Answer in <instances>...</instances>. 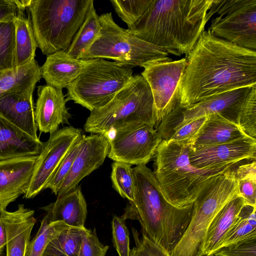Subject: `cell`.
I'll list each match as a JSON object with an SVG mask.
<instances>
[{"instance_id":"6da1fadb","label":"cell","mask_w":256,"mask_h":256,"mask_svg":"<svg viewBox=\"0 0 256 256\" xmlns=\"http://www.w3.org/2000/svg\"><path fill=\"white\" fill-rule=\"evenodd\" d=\"M179 106L188 107L234 90L256 86V51L202 32L186 56Z\"/></svg>"},{"instance_id":"7a4b0ae2","label":"cell","mask_w":256,"mask_h":256,"mask_svg":"<svg viewBox=\"0 0 256 256\" xmlns=\"http://www.w3.org/2000/svg\"><path fill=\"white\" fill-rule=\"evenodd\" d=\"M213 0H152L140 19L128 32L168 54L191 51L208 22Z\"/></svg>"},{"instance_id":"3957f363","label":"cell","mask_w":256,"mask_h":256,"mask_svg":"<svg viewBox=\"0 0 256 256\" xmlns=\"http://www.w3.org/2000/svg\"><path fill=\"white\" fill-rule=\"evenodd\" d=\"M133 170L134 198L121 216L138 220L142 232L170 254L188 226L194 204L174 206L164 198L153 171L146 165L136 166Z\"/></svg>"},{"instance_id":"277c9868","label":"cell","mask_w":256,"mask_h":256,"mask_svg":"<svg viewBox=\"0 0 256 256\" xmlns=\"http://www.w3.org/2000/svg\"><path fill=\"white\" fill-rule=\"evenodd\" d=\"M190 144L162 140L153 158V171L164 198L171 204L184 208L194 204L200 192L212 177L236 164L211 168L192 166L188 158Z\"/></svg>"},{"instance_id":"5b68a950","label":"cell","mask_w":256,"mask_h":256,"mask_svg":"<svg viewBox=\"0 0 256 256\" xmlns=\"http://www.w3.org/2000/svg\"><path fill=\"white\" fill-rule=\"evenodd\" d=\"M93 4V0H31L28 10L42 53L67 51Z\"/></svg>"},{"instance_id":"8992f818","label":"cell","mask_w":256,"mask_h":256,"mask_svg":"<svg viewBox=\"0 0 256 256\" xmlns=\"http://www.w3.org/2000/svg\"><path fill=\"white\" fill-rule=\"evenodd\" d=\"M141 124L155 127L156 118L150 88L142 75L136 74L107 104L90 112L84 130L108 138L118 128Z\"/></svg>"},{"instance_id":"52a82bcc","label":"cell","mask_w":256,"mask_h":256,"mask_svg":"<svg viewBox=\"0 0 256 256\" xmlns=\"http://www.w3.org/2000/svg\"><path fill=\"white\" fill-rule=\"evenodd\" d=\"M133 68L103 58L88 59L79 76L66 88V100L90 112L102 108L129 83Z\"/></svg>"},{"instance_id":"ba28073f","label":"cell","mask_w":256,"mask_h":256,"mask_svg":"<svg viewBox=\"0 0 256 256\" xmlns=\"http://www.w3.org/2000/svg\"><path fill=\"white\" fill-rule=\"evenodd\" d=\"M236 193V184L228 177L218 175L210 178L195 200L188 226L170 256H202L204 238L212 222Z\"/></svg>"},{"instance_id":"9c48e42d","label":"cell","mask_w":256,"mask_h":256,"mask_svg":"<svg viewBox=\"0 0 256 256\" xmlns=\"http://www.w3.org/2000/svg\"><path fill=\"white\" fill-rule=\"evenodd\" d=\"M100 37L80 59L106 58L135 67L166 58L163 50L129 34L114 21L112 12L100 16Z\"/></svg>"},{"instance_id":"30bf717a","label":"cell","mask_w":256,"mask_h":256,"mask_svg":"<svg viewBox=\"0 0 256 256\" xmlns=\"http://www.w3.org/2000/svg\"><path fill=\"white\" fill-rule=\"evenodd\" d=\"M214 15L208 30L211 34L256 51V0H213L208 20Z\"/></svg>"},{"instance_id":"8fae6325","label":"cell","mask_w":256,"mask_h":256,"mask_svg":"<svg viewBox=\"0 0 256 256\" xmlns=\"http://www.w3.org/2000/svg\"><path fill=\"white\" fill-rule=\"evenodd\" d=\"M186 66V58L172 60L167 57L142 67L144 70L141 75L148 82L154 100L156 128L180 104V85Z\"/></svg>"},{"instance_id":"7c38bea8","label":"cell","mask_w":256,"mask_h":256,"mask_svg":"<svg viewBox=\"0 0 256 256\" xmlns=\"http://www.w3.org/2000/svg\"><path fill=\"white\" fill-rule=\"evenodd\" d=\"M112 133L108 156L131 166L146 165L162 140L154 127L144 124L124 126Z\"/></svg>"},{"instance_id":"4fadbf2b","label":"cell","mask_w":256,"mask_h":256,"mask_svg":"<svg viewBox=\"0 0 256 256\" xmlns=\"http://www.w3.org/2000/svg\"><path fill=\"white\" fill-rule=\"evenodd\" d=\"M253 86L218 94L186 108L178 105L164 118L166 126L172 131L169 139L176 128L196 118L215 114H219L236 124L238 116Z\"/></svg>"},{"instance_id":"5bb4252c","label":"cell","mask_w":256,"mask_h":256,"mask_svg":"<svg viewBox=\"0 0 256 256\" xmlns=\"http://www.w3.org/2000/svg\"><path fill=\"white\" fill-rule=\"evenodd\" d=\"M82 136L80 129L72 126L64 127L50 134L36 159L26 198H34L45 189L60 163Z\"/></svg>"},{"instance_id":"9a60e30c","label":"cell","mask_w":256,"mask_h":256,"mask_svg":"<svg viewBox=\"0 0 256 256\" xmlns=\"http://www.w3.org/2000/svg\"><path fill=\"white\" fill-rule=\"evenodd\" d=\"M80 150L72 168L57 193L63 195L78 186L86 176L100 166L109 150L108 138L104 135L92 134L82 135Z\"/></svg>"},{"instance_id":"2e32d148","label":"cell","mask_w":256,"mask_h":256,"mask_svg":"<svg viewBox=\"0 0 256 256\" xmlns=\"http://www.w3.org/2000/svg\"><path fill=\"white\" fill-rule=\"evenodd\" d=\"M256 152V140L248 136L218 145L196 149L190 148L188 158L194 168H211L236 164L244 160H254Z\"/></svg>"},{"instance_id":"e0dca14e","label":"cell","mask_w":256,"mask_h":256,"mask_svg":"<svg viewBox=\"0 0 256 256\" xmlns=\"http://www.w3.org/2000/svg\"><path fill=\"white\" fill-rule=\"evenodd\" d=\"M38 156L0 160V208L26 192Z\"/></svg>"},{"instance_id":"ac0fdd59","label":"cell","mask_w":256,"mask_h":256,"mask_svg":"<svg viewBox=\"0 0 256 256\" xmlns=\"http://www.w3.org/2000/svg\"><path fill=\"white\" fill-rule=\"evenodd\" d=\"M35 120L41 132H54L60 124H69L71 114L62 90L46 84L38 87Z\"/></svg>"},{"instance_id":"d6986e66","label":"cell","mask_w":256,"mask_h":256,"mask_svg":"<svg viewBox=\"0 0 256 256\" xmlns=\"http://www.w3.org/2000/svg\"><path fill=\"white\" fill-rule=\"evenodd\" d=\"M1 219L6 232V256H25L36 221L34 210L20 204L14 212L2 210Z\"/></svg>"},{"instance_id":"ffe728a7","label":"cell","mask_w":256,"mask_h":256,"mask_svg":"<svg viewBox=\"0 0 256 256\" xmlns=\"http://www.w3.org/2000/svg\"><path fill=\"white\" fill-rule=\"evenodd\" d=\"M40 209L46 212L45 216L50 222H62L70 227H85L87 204L79 186L58 196L55 202Z\"/></svg>"},{"instance_id":"44dd1931","label":"cell","mask_w":256,"mask_h":256,"mask_svg":"<svg viewBox=\"0 0 256 256\" xmlns=\"http://www.w3.org/2000/svg\"><path fill=\"white\" fill-rule=\"evenodd\" d=\"M46 56L40 67L42 78L46 84L62 90L79 76L88 61V59L76 58L62 50Z\"/></svg>"},{"instance_id":"7402d4cb","label":"cell","mask_w":256,"mask_h":256,"mask_svg":"<svg viewBox=\"0 0 256 256\" xmlns=\"http://www.w3.org/2000/svg\"><path fill=\"white\" fill-rule=\"evenodd\" d=\"M34 108L33 93H10L0 96V115L29 136L38 139Z\"/></svg>"},{"instance_id":"603a6c76","label":"cell","mask_w":256,"mask_h":256,"mask_svg":"<svg viewBox=\"0 0 256 256\" xmlns=\"http://www.w3.org/2000/svg\"><path fill=\"white\" fill-rule=\"evenodd\" d=\"M43 146L0 115V160L38 156Z\"/></svg>"},{"instance_id":"cb8c5ba5","label":"cell","mask_w":256,"mask_h":256,"mask_svg":"<svg viewBox=\"0 0 256 256\" xmlns=\"http://www.w3.org/2000/svg\"><path fill=\"white\" fill-rule=\"evenodd\" d=\"M248 136L238 124L215 114L207 116L190 148L196 149L218 145Z\"/></svg>"},{"instance_id":"d4e9b609","label":"cell","mask_w":256,"mask_h":256,"mask_svg":"<svg viewBox=\"0 0 256 256\" xmlns=\"http://www.w3.org/2000/svg\"><path fill=\"white\" fill-rule=\"evenodd\" d=\"M244 205L243 198L236 196L217 213L208 230L203 245L202 256L212 254Z\"/></svg>"},{"instance_id":"484cf974","label":"cell","mask_w":256,"mask_h":256,"mask_svg":"<svg viewBox=\"0 0 256 256\" xmlns=\"http://www.w3.org/2000/svg\"><path fill=\"white\" fill-rule=\"evenodd\" d=\"M42 78L40 67L35 60L4 72L0 74V96L10 93H33Z\"/></svg>"},{"instance_id":"4316f807","label":"cell","mask_w":256,"mask_h":256,"mask_svg":"<svg viewBox=\"0 0 256 256\" xmlns=\"http://www.w3.org/2000/svg\"><path fill=\"white\" fill-rule=\"evenodd\" d=\"M14 28L15 67L30 63L34 60L38 46L31 20L24 14L13 20Z\"/></svg>"},{"instance_id":"83f0119b","label":"cell","mask_w":256,"mask_h":256,"mask_svg":"<svg viewBox=\"0 0 256 256\" xmlns=\"http://www.w3.org/2000/svg\"><path fill=\"white\" fill-rule=\"evenodd\" d=\"M102 26L98 16L93 4L88 10L86 18L74 36L67 50L72 57L80 59L100 37Z\"/></svg>"},{"instance_id":"f1b7e54d","label":"cell","mask_w":256,"mask_h":256,"mask_svg":"<svg viewBox=\"0 0 256 256\" xmlns=\"http://www.w3.org/2000/svg\"><path fill=\"white\" fill-rule=\"evenodd\" d=\"M90 230L68 227L48 244L42 256H78L82 239Z\"/></svg>"},{"instance_id":"f546056e","label":"cell","mask_w":256,"mask_h":256,"mask_svg":"<svg viewBox=\"0 0 256 256\" xmlns=\"http://www.w3.org/2000/svg\"><path fill=\"white\" fill-rule=\"evenodd\" d=\"M256 206L244 205L236 220L212 254L220 248L256 236Z\"/></svg>"},{"instance_id":"4dcf8cb0","label":"cell","mask_w":256,"mask_h":256,"mask_svg":"<svg viewBox=\"0 0 256 256\" xmlns=\"http://www.w3.org/2000/svg\"><path fill=\"white\" fill-rule=\"evenodd\" d=\"M68 226L62 222H50L44 216L36 234L27 246L25 256H42L48 244Z\"/></svg>"},{"instance_id":"1f68e13d","label":"cell","mask_w":256,"mask_h":256,"mask_svg":"<svg viewBox=\"0 0 256 256\" xmlns=\"http://www.w3.org/2000/svg\"><path fill=\"white\" fill-rule=\"evenodd\" d=\"M126 163L114 162L112 164L111 180L114 188L123 198L132 202L135 184L133 168Z\"/></svg>"},{"instance_id":"d6a6232c","label":"cell","mask_w":256,"mask_h":256,"mask_svg":"<svg viewBox=\"0 0 256 256\" xmlns=\"http://www.w3.org/2000/svg\"><path fill=\"white\" fill-rule=\"evenodd\" d=\"M14 32L13 20L0 22V74L16 68Z\"/></svg>"},{"instance_id":"836d02e7","label":"cell","mask_w":256,"mask_h":256,"mask_svg":"<svg viewBox=\"0 0 256 256\" xmlns=\"http://www.w3.org/2000/svg\"><path fill=\"white\" fill-rule=\"evenodd\" d=\"M152 0H110L118 16L132 28L142 16Z\"/></svg>"},{"instance_id":"e575fe53","label":"cell","mask_w":256,"mask_h":256,"mask_svg":"<svg viewBox=\"0 0 256 256\" xmlns=\"http://www.w3.org/2000/svg\"><path fill=\"white\" fill-rule=\"evenodd\" d=\"M236 124L250 138H256V86L248 94L236 119Z\"/></svg>"},{"instance_id":"d590c367","label":"cell","mask_w":256,"mask_h":256,"mask_svg":"<svg viewBox=\"0 0 256 256\" xmlns=\"http://www.w3.org/2000/svg\"><path fill=\"white\" fill-rule=\"evenodd\" d=\"M80 138L65 156L46 186L45 189L50 188L56 195H57L63 181L70 171L73 162L80 150L81 144Z\"/></svg>"},{"instance_id":"8d00e7d4","label":"cell","mask_w":256,"mask_h":256,"mask_svg":"<svg viewBox=\"0 0 256 256\" xmlns=\"http://www.w3.org/2000/svg\"><path fill=\"white\" fill-rule=\"evenodd\" d=\"M126 220L121 216H114L112 220L114 246L119 256H130L129 232Z\"/></svg>"},{"instance_id":"74e56055","label":"cell","mask_w":256,"mask_h":256,"mask_svg":"<svg viewBox=\"0 0 256 256\" xmlns=\"http://www.w3.org/2000/svg\"><path fill=\"white\" fill-rule=\"evenodd\" d=\"M136 246L130 251V256H170L160 246L142 232L140 237L136 230L132 228Z\"/></svg>"},{"instance_id":"f35d334b","label":"cell","mask_w":256,"mask_h":256,"mask_svg":"<svg viewBox=\"0 0 256 256\" xmlns=\"http://www.w3.org/2000/svg\"><path fill=\"white\" fill-rule=\"evenodd\" d=\"M214 256H256V236H252L232 244L224 246Z\"/></svg>"},{"instance_id":"ab89813d","label":"cell","mask_w":256,"mask_h":256,"mask_svg":"<svg viewBox=\"0 0 256 256\" xmlns=\"http://www.w3.org/2000/svg\"><path fill=\"white\" fill-rule=\"evenodd\" d=\"M206 118L207 116L201 117L176 128L168 141L178 144H190Z\"/></svg>"},{"instance_id":"60d3db41","label":"cell","mask_w":256,"mask_h":256,"mask_svg":"<svg viewBox=\"0 0 256 256\" xmlns=\"http://www.w3.org/2000/svg\"><path fill=\"white\" fill-rule=\"evenodd\" d=\"M108 248L100 242L94 228L83 237L78 256H106Z\"/></svg>"},{"instance_id":"b9f144b4","label":"cell","mask_w":256,"mask_h":256,"mask_svg":"<svg viewBox=\"0 0 256 256\" xmlns=\"http://www.w3.org/2000/svg\"><path fill=\"white\" fill-rule=\"evenodd\" d=\"M31 0H0V22L13 20L23 14Z\"/></svg>"},{"instance_id":"7bdbcfd3","label":"cell","mask_w":256,"mask_h":256,"mask_svg":"<svg viewBox=\"0 0 256 256\" xmlns=\"http://www.w3.org/2000/svg\"><path fill=\"white\" fill-rule=\"evenodd\" d=\"M238 194L242 197L245 205L256 206V178L237 180Z\"/></svg>"},{"instance_id":"ee69618b","label":"cell","mask_w":256,"mask_h":256,"mask_svg":"<svg viewBox=\"0 0 256 256\" xmlns=\"http://www.w3.org/2000/svg\"><path fill=\"white\" fill-rule=\"evenodd\" d=\"M235 175L236 180L256 178V162L254 160L252 162L240 164L235 168Z\"/></svg>"},{"instance_id":"f6af8a7d","label":"cell","mask_w":256,"mask_h":256,"mask_svg":"<svg viewBox=\"0 0 256 256\" xmlns=\"http://www.w3.org/2000/svg\"><path fill=\"white\" fill-rule=\"evenodd\" d=\"M6 236L4 226L2 220H0V250L3 251L6 246Z\"/></svg>"},{"instance_id":"bcb514c9","label":"cell","mask_w":256,"mask_h":256,"mask_svg":"<svg viewBox=\"0 0 256 256\" xmlns=\"http://www.w3.org/2000/svg\"><path fill=\"white\" fill-rule=\"evenodd\" d=\"M202 256H214V254H210V255H203Z\"/></svg>"},{"instance_id":"7dc6e473","label":"cell","mask_w":256,"mask_h":256,"mask_svg":"<svg viewBox=\"0 0 256 256\" xmlns=\"http://www.w3.org/2000/svg\"><path fill=\"white\" fill-rule=\"evenodd\" d=\"M2 210H2L0 208V220L1 219V211Z\"/></svg>"},{"instance_id":"c3c4849f","label":"cell","mask_w":256,"mask_h":256,"mask_svg":"<svg viewBox=\"0 0 256 256\" xmlns=\"http://www.w3.org/2000/svg\"><path fill=\"white\" fill-rule=\"evenodd\" d=\"M2 251L0 250V256H2Z\"/></svg>"}]
</instances>
